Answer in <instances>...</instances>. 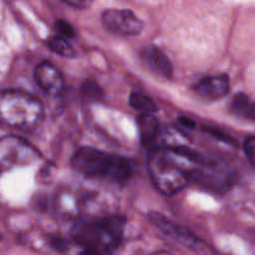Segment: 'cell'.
<instances>
[{
	"instance_id": "30bf717a",
	"label": "cell",
	"mask_w": 255,
	"mask_h": 255,
	"mask_svg": "<svg viewBox=\"0 0 255 255\" xmlns=\"http://www.w3.org/2000/svg\"><path fill=\"white\" fill-rule=\"evenodd\" d=\"M231 89L228 75H209L194 85L193 90L199 97L206 100H219L226 96Z\"/></svg>"
},
{
	"instance_id": "ffe728a7",
	"label": "cell",
	"mask_w": 255,
	"mask_h": 255,
	"mask_svg": "<svg viewBox=\"0 0 255 255\" xmlns=\"http://www.w3.org/2000/svg\"><path fill=\"white\" fill-rule=\"evenodd\" d=\"M153 255H173V254L168 253V252H164V251H161V252H157V253H154Z\"/></svg>"
},
{
	"instance_id": "8fae6325",
	"label": "cell",
	"mask_w": 255,
	"mask_h": 255,
	"mask_svg": "<svg viewBox=\"0 0 255 255\" xmlns=\"http://www.w3.org/2000/svg\"><path fill=\"white\" fill-rule=\"evenodd\" d=\"M141 60L149 71L153 72L154 75L169 79L173 74V66L168 57L164 55L163 51L156 46H146L139 52Z\"/></svg>"
},
{
	"instance_id": "7c38bea8",
	"label": "cell",
	"mask_w": 255,
	"mask_h": 255,
	"mask_svg": "<svg viewBox=\"0 0 255 255\" xmlns=\"http://www.w3.org/2000/svg\"><path fill=\"white\" fill-rule=\"evenodd\" d=\"M137 122H138L142 143L151 149L159 147L158 142L161 138L162 131L154 115H139Z\"/></svg>"
},
{
	"instance_id": "3957f363",
	"label": "cell",
	"mask_w": 255,
	"mask_h": 255,
	"mask_svg": "<svg viewBox=\"0 0 255 255\" xmlns=\"http://www.w3.org/2000/svg\"><path fill=\"white\" fill-rule=\"evenodd\" d=\"M44 120V106L32 95L16 90L0 91V125L31 131Z\"/></svg>"
},
{
	"instance_id": "9c48e42d",
	"label": "cell",
	"mask_w": 255,
	"mask_h": 255,
	"mask_svg": "<svg viewBox=\"0 0 255 255\" xmlns=\"http://www.w3.org/2000/svg\"><path fill=\"white\" fill-rule=\"evenodd\" d=\"M35 81L47 95L59 96L65 90V80L61 71L51 62L44 61L35 69Z\"/></svg>"
},
{
	"instance_id": "e0dca14e",
	"label": "cell",
	"mask_w": 255,
	"mask_h": 255,
	"mask_svg": "<svg viewBox=\"0 0 255 255\" xmlns=\"http://www.w3.org/2000/svg\"><path fill=\"white\" fill-rule=\"evenodd\" d=\"M55 27H56V31L59 32L60 36L64 37V39L67 40L75 37V29L71 26V24H69L65 20H57Z\"/></svg>"
},
{
	"instance_id": "ac0fdd59",
	"label": "cell",
	"mask_w": 255,
	"mask_h": 255,
	"mask_svg": "<svg viewBox=\"0 0 255 255\" xmlns=\"http://www.w3.org/2000/svg\"><path fill=\"white\" fill-rule=\"evenodd\" d=\"M244 153L255 167V136H251L244 141Z\"/></svg>"
},
{
	"instance_id": "8992f818",
	"label": "cell",
	"mask_w": 255,
	"mask_h": 255,
	"mask_svg": "<svg viewBox=\"0 0 255 255\" xmlns=\"http://www.w3.org/2000/svg\"><path fill=\"white\" fill-rule=\"evenodd\" d=\"M39 153L34 146L17 136L0 137V171H10L34 163Z\"/></svg>"
},
{
	"instance_id": "5bb4252c",
	"label": "cell",
	"mask_w": 255,
	"mask_h": 255,
	"mask_svg": "<svg viewBox=\"0 0 255 255\" xmlns=\"http://www.w3.org/2000/svg\"><path fill=\"white\" fill-rule=\"evenodd\" d=\"M129 105L136 110L139 115H154L157 111V106L152 99L139 92H133L129 97Z\"/></svg>"
},
{
	"instance_id": "9a60e30c",
	"label": "cell",
	"mask_w": 255,
	"mask_h": 255,
	"mask_svg": "<svg viewBox=\"0 0 255 255\" xmlns=\"http://www.w3.org/2000/svg\"><path fill=\"white\" fill-rule=\"evenodd\" d=\"M49 46L50 49L52 50L56 54L61 55V56L65 57H74L75 56V51L72 49L71 45L69 44L66 39L61 36H52L51 39L49 40Z\"/></svg>"
},
{
	"instance_id": "4fadbf2b",
	"label": "cell",
	"mask_w": 255,
	"mask_h": 255,
	"mask_svg": "<svg viewBox=\"0 0 255 255\" xmlns=\"http://www.w3.org/2000/svg\"><path fill=\"white\" fill-rule=\"evenodd\" d=\"M231 111L241 119L255 122V101L247 94L239 92L234 95L231 102Z\"/></svg>"
},
{
	"instance_id": "52a82bcc",
	"label": "cell",
	"mask_w": 255,
	"mask_h": 255,
	"mask_svg": "<svg viewBox=\"0 0 255 255\" xmlns=\"http://www.w3.org/2000/svg\"><path fill=\"white\" fill-rule=\"evenodd\" d=\"M148 218L162 233L166 234L171 239L178 242L179 244L184 246L186 248L191 249V251L196 252V253L201 255L208 254L209 249L207 247V244L202 239H199L198 237L194 236L192 232H189L188 229L173 223V222H171L169 219H167L166 217H163L159 213H151L148 216Z\"/></svg>"
},
{
	"instance_id": "2e32d148",
	"label": "cell",
	"mask_w": 255,
	"mask_h": 255,
	"mask_svg": "<svg viewBox=\"0 0 255 255\" xmlns=\"http://www.w3.org/2000/svg\"><path fill=\"white\" fill-rule=\"evenodd\" d=\"M82 94L89 101H99L102 97V90L96 82L86 81L82 86Z\"/></svg>"
},
{
	"instance_id": "d6986e66",
	"label": "cell",
	"mask_w": 255,
	"mask_h": 255,
	"mask_svg": "<svg viewBox=\"0 0 255 255\" xmlns=\"http://www.w3.org/2000/svg\"><path fill=\"white\" fill-rule=\"evenodd\" d=\"M61 1L75 7V9H87L94 0H61Z\"/></svg>"
},
{
	"instance_id": "ba28073f",
	"label": "cell",
	"mask_w": 255,
	"mask_h": 255,
	"mask_svg": "<svg viewBox=\"0 0 255 255\" xmlns=\"http://www.w3.org/2000/svg\"><path fill=\"white\" fill-rule=\"evenodd\" d=\"M102 24L109 31L122 36L138 35L143 29V22L129 10L109 9L102 12Z\"/></svg>"
},
{
	"instance_id": "6da1fadb",
	"label": "cell",
	"mask_w": 255,
	"mask_h": 255,
	"mask_svg": "<svg viewBox=\"0 0 255 255\" xmlns=\"http://www.w3.org/2000/svg\"><path fill=\"white\" fill-rule=\"evenodd\" d=\"M202 159L197 152L184 146L157 147L151 149L148 173L157 191L172 196L191 183L189 174Z\"/></svg>"
},
{
	"instance_id": "7a4b0ae2",
	"label": "cell",
	"mask_w": 255,
	"mask_h": 255,
	"mask_svg": "<svg viewBox=\"0 0 255 255\" xmlns=\"http://www.w3.org/2000/svg\"><path fill=\"white\" fill-rule=\"evenodd\" d=\"M125 219L121 217L80 219L72 229L82 255H109L120 246L124 237Z\"/></svg>"
},
{
	"instance_id": "5b68a950",
	"label": "cell",
	"mask_w": 255,
	"mask_h": 255,
	"mask_svg": "<svg viewBox=\"0 0 255 255\" xmlns=\"http://www.w3.org/2000/svg\"><path fill=\"white\" fill-rule=\"evenodd\" d=\"M191 183H197L204 188L224 193L238 181L236 168L223 158H204L196 164L189 174Z\"/></svg>"
},
{
	"instance_id": "277c9868",
	"label": "cell",
	"mask_w": 255,
	"mask_h": 255,
	"mask_svg": "<svg viewBox=\"0 0 255 255\" xmlns=\"http://www.w3.org/2000/svg\"><path fill=\"white\" fill-rule=\"evenodd\" d=\"M72 166L86 177H104L114 182H125L133 172L131 162L92 147H81L72 157Z\"/></svg>"
}]
</instances>
